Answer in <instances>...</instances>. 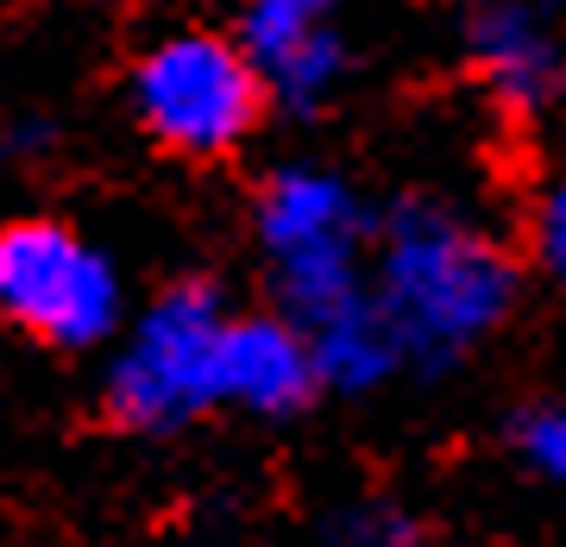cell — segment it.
Masks as SVG:
<instances>
[{
  "mask_svg": "<svg viewBox=\"0 0 566 547\" xmlns=\"http://www.w3.org/2000/svg\"><path fill=\"white\" fill-rule=\"evenodd\" d=\"M528 240H535V259H542L547 284L566 290V177H554L542 189V202H535V227H528Z\"/></svg>",
  "mask_w": 566,
  "mask_h": 547,
  "instance_id": "7c38bea8",
  "label": "cell"
},
{
  "mask_svg": "<svg viewBox=\"0 0 566 547\" xmlns=\"http://www.w3.org/2000/svg\"><path fill=\"white\" fill-rule=\"evenodd\" d=\"M0 322L51 346H95L120 327V271L63 221L0 227Z\"/></svg>",
  "mask_w": 566,
  "mask_h": 547,
  "instance_id": "5b68a950",
  "label": "cell"
},
{
  "mask_svg": "<svg viewBox=\"0 0 566 547\" xmlns=\"http://www.w3.org/2000/svg\"><path fill=\"white\" fill-rule=\"evenodd\" d=\"M133 114L177 158H227L252 139L264 114V82L240 39L170 32L133 63Z\"/></svg>",
  "mask_w": 566,
  "mask_h": 547,
  "instance_id": "277c9868",
  "label": "cell"
},
{
  "mask_svg": "<svg viewBox=\"0 0 566 547\" xmlns=\"http://www.w3.org/2000/svg\"><path fill=\"white\" fill-rule=\"evenodd\" d=\"M510 446L535 478L566 485V403H528L510 422Z\"/></svg>",
  "mask_w": 566,
  "mask_h": 547,
  "instance_id": "8fae6325",
  "label": "cell"
},
{
  "mask_svg": "<svg viewBox=\"0 0 566 547\" xmlns=\"http://www.w3.org/2000/svg\"><path fill=\"white\" fill-rule=\"evenodd\" d=\"M465 57L504 107H542L566 88V39L547 0H472Z\"/></svg>",
  "mask_w": 566,
  "mask_h": 547,
  "instance_id": "8992f818",
  "label": "cell"
},
{
  "mask_svg": "<svg viewBox=\"0 0 566 547\" xmlns=\"http://www.w3.org/2000/svg\"><path fill=\"white\" fill-rule=\"evenodd\" d=\"M227 303L214 284H170L139 315V327L120 340L107 365V409L114 422L139 434H170L221 409V340H227Z\"/></svg>",
  "mask_w": 566,
  "mask_h": 547,
  "instance_id": "3957f363",
  "label": "cell"
},
{
  "mask_svg": "<svg viewBox=\"0 0 566 547\" xmlns=\"http://www.w3.org/2000/svg\"><path fill=\"white\" fill-rule=\"evenodd\" d=\"M322 547H428V528L416 523L403 504L365 497V504H346V509L327 516Z\"/></svg>",
  "mask_w": 566,
  "mask_h": 547,
  "instance_id": "30bf717a",
  "label": "cell"
},
{
  "mask_svg": "<svg viewBox=\"0 0 566 547\" xmlns=\"http://www.w3.org/2000/svg\"><path fill=\"white\" fill-rule=\"evenodd\" d=\"M303 334H308V346H315L322 385H334V390H378L390 371L403 365V346H397V334H390V322L378 315L371 296L334 308L327 322L303 327Z\"/></svg>",
  "mask_w": 566,
  "mask_h": 547,
  "instance_id": "9c48e42d",
  "label": "cell"
},
{
  "mask_svg": "<svg viewBox=\"0 0 566 547\" xmlns=\"http://www.w3.org/2000/svg\"><path fill=\"white\" fill-rule=\"evenodd\" d=\"M259 245L277 303L296 327L327 322L334 308L371 296L359 196L334 170L290 164L259 189Z\"/></svg>",
  "mask_w": 566,
  "mask_h": 547,
  "instance_id": "7a4b0ae2",
  "label": "cell"
},
{
  "mask_svg": "<svg viewBox=\"0 0 566 547\" xmlns=\"http://www.w3.org/2000/svg\"><path fill=\"white\" fill-rule=\"evenodd\" d=\"M240 51L259 70L264 95L290 107H322L346 70V44L327 0H252L240 13Z\"/></svg>",
  "mask_w": 566,
  "mask_h": 547,
  "instance_id": "52a82bcc",
  "label": "cell"
},
{
  "mask_svg": "<svg viewBox=\"0 0 566 547\" xmlns=\"http://www.w3.org/2000/svg\"><path fill=\"white\" fill-rule=\"evenodd\" d=\"M371 303L403 346V365L441 371L510 315L516 264L460 208L403 202L371 252Z\"/></svg>",
  "mask_w": 566,
  "mask_h": 547,
  "instance_id": "6da1fadb",
  "label": "cell"
},
{
  "mask_svg": "<svg viewBox=\"0 0 566 547\" xmlns=\"http://www.w3.org/2000/svg\"><path fill=\"white\" fill-rule=\"evenodd\" d=\"M322 390L315 346L290 315H233L221 340V403L252 415H290Z\"/></svg>",
  "mask_w": 566,
  "mask_h": 547,
  "instance_id": "ba28073f",
  "label": "cell"
}]
</instances>
